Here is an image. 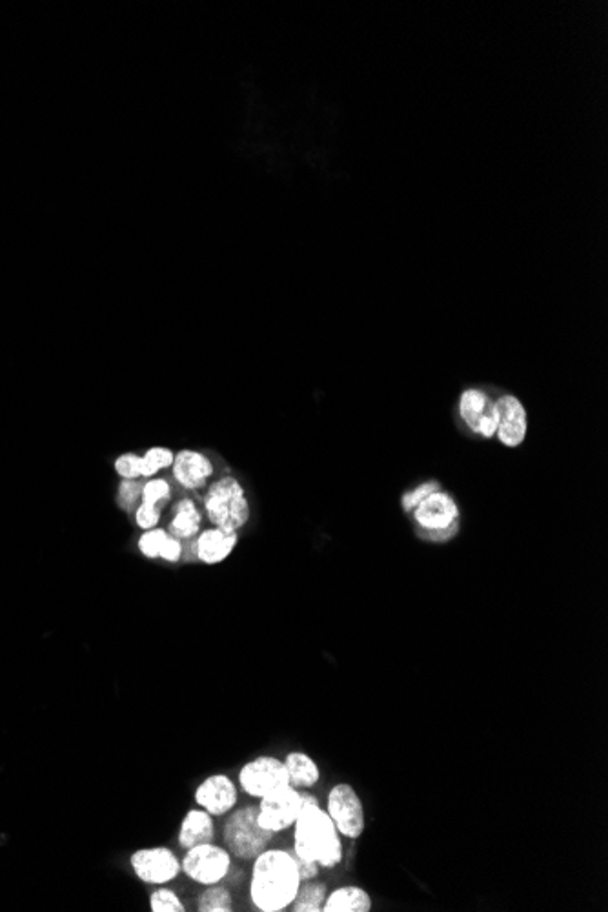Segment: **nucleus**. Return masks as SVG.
Listing matches in <instances>:
<instances>
[{
  "label": "nucleus",
  "instance_id": "f257e3e1",
  "mask_svg": "<svg viewBox=\"0 0 608 912\" xmlns=\"http://www.w3.org/2000/svg\"><path fill=\"white\" fill-rule=\"evenodd\" d=\"M301 883L294 851L268 847L252 860L250 902L259 912H284L292 907Z\"/></svg>",
  "mask_w": 608,
  "mask_h": 912
},
{
  "label": "nucleus",
  "instance_id": "f03ea898",
  "mask_svg": "<svg viewBox=\"0 0 608 912\" xmlns=\"http://www.w3.org/2000/svg\"><path fill=\"white\" fill-rule=\"evenodd\" d=\"M292 829L297 858L317 863L321 869H334L343 862V836L314 794L303 792V807Z\"/></svg>",
  "mask_w": 608,
  "mask_h": 912
},
{
  "label": "nucleus",
  "instance_id": "7ed1b4c3",
  "mask_svg": "<svg viewBox=\"0 0 608 912\" xmlns=\"http://www.w3.org/2000/svg\"><path fill=\"white\" fill-rule=\"evenodd\" d=\"M204 514L213 527L239 532L248 525L252 507L241 481L223 476L206 487L203 497Z\"/></svg>",
  "mask_w": 608,
  "mask_h": 912
},
{
  "label": "nucleus",
  "instance_id": "20e7f679",
  "mask_svg": "<svg viewBox=\"0 0 608 912\" xmlns=\"http://www.w3.org/2000/svg\"><path fill=\"white\" fill-rule=\"evenodd\" d=\"M410 517L416 525L417 534L432 543L450 541L459 532L461 525V510L456 497L443 488L425 497L410 512Z\"/></svg>",
  "mask_w": 608,
  "mask_h": 912
},
{
  "label": "nucleus",
  "instance_id": "39448f33",
  "mask_svg": "<svg viewBox=\"0 0 608 912\" xmlns=\"http://www.w3.org/2000/svg\"><path fill=\"white\" fill-rule=\"evenodd\" d=\"M274 836L259 823L257 805L235 807L224 821V847L241 862L254 860L255 856L268 849Z\"/></svg>",
  "mask_w": 608,
  "mask_h": 912
},
{
  "label": "nucleus",
  "instance_id": "423d86ee",
  "mask_svg": "<svg viewBox=\"0 0 608 912\" xmlns=\"http://www.w3.org/2000/svg\"><path fill=\"white\" fill-rule=\"evenodd\" d=\"M234 856L230 851L215 842L201 843L184 852L181 860V872L197 885H215L223 883L232 871Z\"/></svg>",
  "mask_w": 608,
  "mask_h": 912
},
{
  "label": "nucleus",
  "instance_id": "0eeeda50",
  "mask_svg": "<svg viewBox=\"0 0 608 912\" xmlns=\"http://www.w3.org/2000/svg\"><path fill=\"white\" fill-rule=\"evenodd\" d=\"M457 416L468 434L490 441L496 437L497 403L496 397L488 394L485 388L472 386L461 392L457 401Z\"/></svg>",
  "mask_w": 608,
  "mask_h": 912
},
{
  "label": "nucleus",
  "instance_id": "6e6552de",
  "mask_svg": "<svg viewBox=\"0 0 608 912\" xmlns=\"http://www.w3.org/2000/svg\"><path fill=\"white\" fill-rule=\"evenodd\" d=\"M326 812L343 838L357 840L365 832V805L350 783H337L330 789Z\"/></svg>",
  "mask_w": 608,
  "mask_h": 912
},
{
  "label": "nucleus",
  "instance_id": "1a4fd4ad",
  "mask_svg": "<svg viewBox=\"0 0 608 912\" xmlns=\"http://www.w3.org/2000/svg\"><path fill=\"white\" fill-rule=\"evenodd\" d=\"M130 867L139 882L159 887L179 878L181 858L166 845L142 847L130 856Z\"/></svg>",
  "mask_w": 608,
  "mask_h": 912
},
{
  "label": "nucleus",
  "instance_id": "9d476101",
  "mask_svg": "<svg viewBox=\"0 0 608 912\" xmlns=\"http://www.w3.org/2000/svg\"><path fill=\"white\" fill-rule=\"evenodd\" d=\"M237 783L246 796L261 800L275 789L290 785V776L283 760L275 756H257L254 760L246 761L241 767Z\"/></svg>",
  "mask_w": 608,
  "mask_h": 912
},
{
  "label": "nucleus",
  "instance_id": "9b49d317",
  "mask_svg": "<svg viewBox=\"0 0 608 912\" xmlns=\"http://www.w3.org/2000/svg\"><path fill=\"white\" fill-rule=\"evenodd\" d=\"M301 807L303 791L295 789L294 785H284L259 800L257 818L266 831L279 834L294 827Z\"/></svg>",
  "mask_w": 608,
  "mask_h": 912
},
{
  "label": "nucleus",
  "instance_id": "f8f14e48",
  "mask_svg": "<svg viewBox=\"0 0 608 912\" xmlns=\"http://www.w3.org/2000/svg\"><path fill=\"white\" fill-rule=\"evenodd\" d=\"M197 807L210 812L213 818H221L234 811L239 801V785L228 774L217 772L204 778L193 792Z\"/></svg>",
  "mask_w": 608,
  "mask_h": 912
},
{
  "label": "nucleus",
  "instance_id": "ddd939ff",
  "mask_svg": "<svg viewBox=\"0 0 608 912\" xmlns=\"http://www.w3.org/2000/svg\"><path fill=\"white\" fill-rule=\"evenodd\" d=\"M496 403L497 430L494 439L507 448H519L528 436L527 408L512 394L497 396Z\"/></svg>",
  "mask_w": 608,
  "mask_h": 912
},
{
  "label": "nucleus",
  "instance_id": "4468645a",
  "mask_svg": "<svg viewBox=\"0 0 608 912\" xmlns=\"http://www.w3.org/2000/svg\"><path fill=\"white\" fill-rule=\"evenodd\" d=\"M175 481L186 490H201L210 485L215 474L212 459L197 450H181L173 459Z\"/></svg>",
  "mask_w": 608,
  "mask_h": 912
},
{
  "label": "nucleus",
  "instance_id": "2eb2a0df",
  "mask_svg": "<svg viewBox=\"0 0 608 912\" xmlns=\"http://www.w3.org/2000/svg\"><path fill=\"white\" fill-rule=\"evenodd\" d=\"M239 543V534L223 528H206L201 530L193 543L195 556L204 565H219L232 556Z\"/></svg>",
  "mask_w": 608,
  "mask_h": 912
},
{
  "label": "nucleus",
  "instance_id": "dca6fc26",
  "mask_svg": "<svg viewBox=\"0 0 608 912\" xmlns=\"http://www.w3.org/2000/svg\"><path fill=\"white\" fill-rule=\"evenodd\" d=\"M213 840H215V821L210 812L197 807L184 814L181 825H179V832H177V843L181 849L188 851L195 845L213 842Z\"/></svg>",
  "mask_w": 608,
  "mask_h": 912
},
{
  "label": "nucleus",
  "instance_id": "f3484780",
  "mask_svg": "<svg viewBox=\"0 0 608 912\" xmlns=\"http://www.w3.org/2000/svg\"><path fill=\"white\" fill-rule=\"evenodd\" d=\"M137 547L144 558L164 559L168 563H177L183 558V541L173 538L164 528L144 530L137 541Z\"/></svg>",
  "mask_w": 608,
  "mask_h": 912
},
{
  "label": "nucleus",
  "instance_id": "a211bd4d",
  "mask_svg": "<svg viewBox=\"0 0 608 912\" xmlns=\"http://www.w3.org/2000/svg\"><path fill=\"white\" fill-rule=\"evenodd\" d=\"M201 528H203V510L197 507V503L193 499L184 497L173 508L172 521L166 530L179 541H190L199 536Z\"/></svg>",
  "mask_w": 608,
  "mask_h": 912
},
{
  "label": "nucleus",
  "instance_id": "6ab92c4d",
  "mask_svg": "<svg viewBox=\"0 0 608 912\" xmlns=\"http://www.w3.org/2000/svg\"><path fill=\"white\" fill-rule=\"evenodd\" d=\"M374 907L370 892L359 885H341L326 894L323 912H370Z\"/></svg>",
  "mask_w": 608,
  "mask_h": 912
},
{
  "label": "nucleus",
  "instance_id": "aec40b11",
  "mask_svg": "<svg viewBox=\"0 0 608 912\" xmlns=\"http://www.w3.org/2000/svg\"><path fill=\"white\" fill-rule=\"evenodd\" d=\"M284 765L290 776V785H294L299 791L314 789L315 785L321 781V769L317 761L306 754L303 750H292L284 756Z\"/></svg>",
  "mask_w": 608,
  "mask_h": 912
},
{
  "label": "nucleus",
  "instance_id": "412c9836",
  "mask_svg": "<svg viewBox=\"0 0 608 912\" xmlns=\"http://www.w3.org/2000/svg\"><path fill=\"white\" fill-rule=\"evenodd\" d=\"M326 894H328L326 883L317 882V880L303 882L290 909L294 912H323Z\"/></svg>",
  "mask_w": 608,
  "mask_h": 912
},
{
  "label": "nucleus",
  "instance_id": "4be33fe9",
  "mask_svg": "<svg viewBox=\"0 0 608 912\" xmlns=\"http://www.w3.org/2000/svg\"><path fill=\"white\" fill-rule=\"evenodd\" d=\"M197 911L232 912L234 911V896L230 889H226L221 883L208 885L197 898Z\"/></svg>",
  "mask_w": 608,
  "mask_h": 912
},
{
  "label": "nucleus",
  "instance_id": "5701e85b",
  "mask_svg": "<svg viewBox=\"0 0 608 912\" xmlns=\"http://www.w3.org/2000/svg\"><path fill=\"white\" fill-rule=\"evenodd\" d=\"M148 907L152 912H184L186 911V905H184L181 896L177 892L166 887V885H159L155 891L150 894V900H148Z\"/></svg>",
  "mask_w": 608,
  "mask_h": 912
},
{
  "label": "nucleus",
  "instance_id": "b1692460",
  "mask_svg": "<svg viewBox=\"0 0 608 912\" xmlns=\"http://www.w3.org/2000/svg\"><path fill=\"white\" fill-rule=\"evenodd\" d=\"M173 459L175 454L170 448L153 446L142 456V477H153L159 470L172 467Z\"/></svg>",
  "mask_w": 608,
  "mask_h": 912
},
{
  "label": "nucleus",
  "instance_id": "393cba45",
  "mask_svg": "<svg viewBox=\"0 0 608 912\" xmlns=\"http://www.w3.org/2000/svg\"><path fill=\"white\" fill-rule=\"evenodd\" d=\"M142 503H150L155 507H163L172 499V487L166 479H152L142 485Z\"/></svg>",
  "mask_w": 608,
  "mask_h": 912
},
{
  "label": "nucleus",
  "instance_id": "a878e982",
  "mask_svg": "<svg viewBox=\"0 0 608 912\" xmlns=\"http://www.w3.org/2000/svg\"><path fill=\"white\" fill-rule=\"evenodd\" d=\"M439 488H441L439 481L419 483L417 487L412 488V490H406L405 494L401 496V507H403L406 514H410L425 497L430 496L432 492H436Z\"/></svg>",
  "mask_w": 608,
  "mask_h": 912
},
{
  "label": "nucleus",
  "instance_id": "bb28decb",
  "mask_svg": "<svg viewBox=\"0 0 608 912\" xmlns=\"http://www.w3.org/2000/svg\"><path fill=\"white\" fill-rule=\"evenodd\" d=\"M115 472L122 479H137L142 477V456L137 454H124L115 459Z\"/></svg>",
  "mask_w": 608,
  "mask_h": 912
},
{
  "label": "nucleus",
  "instance_id": "cd10ccee",
  "mask_svg": "<svg viewBox=\"0 0 608 912\" xmlns=\"http://www.w3.org/2000/svg\"><path fill=\"white\" fill-rule=\"evenodd\" d=\"M161 519V508L150 505V503H141L135 510V523L142 530H152L159 525Z\"/></svg>",
  "mask_w": 608,
  "mask_h": 912
},
{
  "label": "nucleus",
  "instance_id": "c85d7f7f",
  "mask_svg": "<svg viewBox=\"0 0 608 912\" xmlns=\"http://www.w3.org/2000/svg\"><path fill=\"white\" fill-rule=\"evenodd\" d=\"M142 485L137 479H122L119 485V503L126 510H132L135 501L141 497Z\"/></svg>",
  "mask_w": 608,
  "mask_h": 912
},
{
  "label": "nucleus",
  "instance_id": "c756f323",
  "mask_svg": "<svg viewBox=\"0 0 608 912\" xmlns=\"http://www.w3.org/2000/svg\"><path fill=\"white\" fill-rule=\"evenodd\" d=\"M297 869H299V874H301V880L303 882H308V880H315L321 872V867L314 862H308V860H303V858H297Z\"/></svg>",
  "mask_w": 608,
  "mask_h": 912
}]
</instances>
